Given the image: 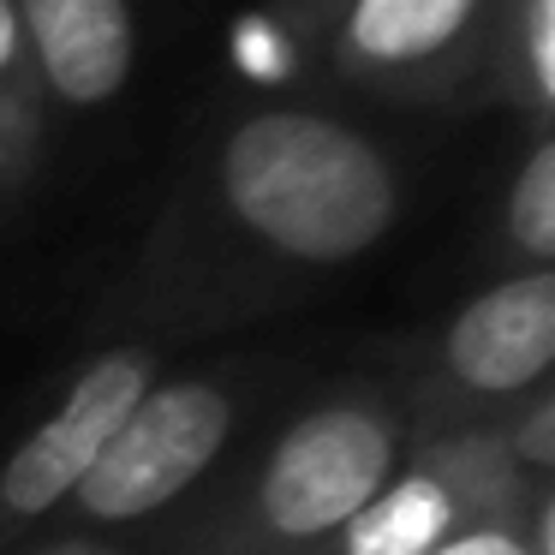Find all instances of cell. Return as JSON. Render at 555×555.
I'll list each match as a JSON object with an SVG mask.
<instances>
[{"mask_svg": "<svg viewBox=\"0 0 555 555\" xmlns=\"http://www.w3.org/2000/svg\"><path fill=\"white\" fill-rule=\"evenodd\" d=\"M502 442L514 448L519 466L555 472V383H550V395H531V400H519V406L507 412Z\"/></svg>", "mask_w": 555, "mask_h": 555, "instance_id": "cell-12", "label": "cell"}, {"mask_svg": "<svg viewBox=\"0 0 555 555\" xmlns=\"http://www.w3.org/2000/svg\"><path fill=\"white\" fill-rule=\"evenodd\" d=\"M49 114H108L138 73L132 0H13Z\"/></svg>", "mask_w": 555, "mask_h": 555, "instance_id": "cell-8", "label": "cell"}, {"mask_svg": "<svg viewBox=\"0 0 555 555\" xmlns=\"http://www.w3.org/2000/svg\"><path fill=\"white\" fill-rule=\"evenodd\" d=\"M49 132L54 114L25 54V30H18L13 0H0V228L37 197L42 168H49Z\"/></svg>", "mask_w": 555, "mask_h": 555, "instance_id": "cell-9", "label": "cell"}, {"mask_svg": "<svg viewBox=\"0 0 555 555\" xmlns=\"http://www.w3.org/2000/svg\"><path fill=\"white\" fill-rule=\"evenodd\" d=\"M495 18L502 0H340L311 54L340 90L442 108L483 96Z\"/></svg>", "mask_w": 555, "mask_h": 555, "instance_id": "cell-3", "label": "cell"}, {"mask_svg": "<svg viewBox=\"0 0 555 555\" xmlns=\"http://www.w3.org/2000/svg\"><path fill=\"white\" fill-rule=\"evenodd\" d=\"M483 96L514 108L531 132L555 126V0H502Z\"/></svg>", "mask_w": 555, "mask_h": 555, "instance_id": "cell-10", "label": "cell"}, {"mask_svg": "<svg viewBox=\"0 0 555 555\" xmlns=\"http://www.w3.org/2000/svg\"><path fill=\"white\" fill-rule=\"evenodd\" d=\"M526 538L538 555H555V472H550V483H538V495L526 507Z\"/></svg>", "mask_w": 555, "mask_h": 555, "instance_id": "cell-15", "label": "cell"}, {"mask_svg": "<svg viewBox=\"0 0 555 555\" xmlns=\"http://www.w3.org/2000/svg\"><path fill=\"white\" fill-rule=\"evenodd\" d=\"M400 216L406 173L376 132L311 102H245L173 180L138 287L173 317L251 311L347 275Z\"/></svg>", "mask_w": 555, "mask_h": 555, "instance_id": "cell-1", "label": "cell"}, {"mask_svg": "<svg viewBox=\"0 0 555 555\" xmlns=\"http://www.w3.org/2000/svg\"><path fill=\"white\" fill-rule=\"evenodd\" d=\"M538 472L519 466L502 424H460L418 436L406 466L376 490V502L317 555H436L460 526L507 507H531Z\"/></svg>", "mask_w": 555, "mask_h": 555, "instance_id": "cell-5", "label": "cell"}, {"mask_svg": "<svg viewBox=\"0 0 555 555\" xmlns=\"http://www.w3.org/2000/svg\"><path fill=\"white\" fill-rule=\"evenodd\" d=\"M495 251L507 269H555V126L531 138L495 204Z\"/></svg>", "mask_w": 555, "mask_h": 555, "instance_id": "cell-11", "label": "cell"}, {"mask_svg": "<svg viewBox=\"0 0 555 555\" xmlns=\"http://www.w3.org/2000/svg\"><path fill=\"white\" fill-rule=\"evenodd\" d=\"M340 0H269V13L281 18V25L293 30V42H305V49H311L317 42V30L328 25V13H335Z\"/></svg>", "mask_w": 555, "mask_h": 555, "instance_id": "cell-14", "label": "cell"}, {"mask_svg": "<svg viewBox=\"0 0 555 555\" xmlns=\"http://www.w3.org/2000/svg\"><path fill=\"white\" fill-rule=\"evenodd\" d=\"M240 395L221 376H156L126 412L96 472L66 502V531H120L173 507L233 442Z\"/></svg>", "mask_w": 555, "mask_h": 555, "instance_id": "cell-4", "label": "cell"}, {"mask_svg": "<svg viewBox=\"0 0 555 555\" xmlns=\"http://www.w3.org/2000/svg\"><path fill=\"white\" fill-rule=\"evenodd\" d=\"M436 555H538V550L526 538V507H507V514H483L472 526H460Z\"/></svg>", "mask_w": 555, "mask_h": 555, "instance_id": "cell-13", "label": "cell"}, {"mask_svg": "<svg viewBox=\"0 0 555 555\" xmlns=\"http://www.w3.org/2000/svg\"><path fill=\"white\" fill-rule=\"evenodd\" d=\"M418 436V418L388 395H328L305 406L257 460L228 555H317L376 502Z\"/></svg>", "mask_w": 555, "mask_h": 555, "instance_id": "cell-2", "label": "cell"}, {"mask_svg": "<svg viewBox=\"0 0 555 555\" xmlns=\"http://www.w3.org/2000/svg\"><path fill=\"white\" fill-rule=\"evenodd\" d=\"M162 376V352L144 340L102 347L78 364V376L61 388L49 412L0 454V555L25 543L37 526L66 514L78 483L96 472L102 448L126 424V412L150 395Z\"/></svg>", "mask_w": 555, "mask_h": 555, "instance_id": "cell-6", "label": "cell"}, {"mask_svg": "<svg viewBox=\"0 0 555 555\" xmlns=\"http://www.w3.org/2000/svg\"><path fill=\"white\" fill-rule=\"evenodd\" d=\"M42 555H96V550H85V543L66 538V543H54V550H42Z\"/></svg>", "mask_w": 555, "mask_h": 555, "instance_id": "cell-16", "label": "cell"}, {"mask_svg": "<svg viewBox=\"0 0 555 555\" xmlns=\"http://www.w3.org/2000/svg\"><path fill=\"white\" fill-rule=\"evenodd\" d=\"M555 376V269L483 281L430 340V400L490 412L538 395Z\"/></svg>", "mask_w": 555, "mask_h": 555, "instance_id": "cell-7", "label": "cell"}]
</instances>
